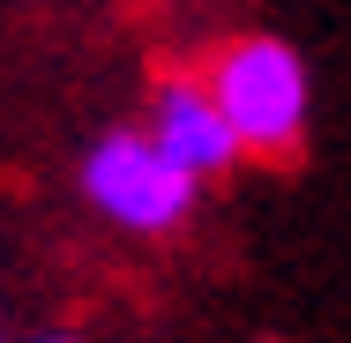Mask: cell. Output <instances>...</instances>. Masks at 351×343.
I'll return each instance as SVG.
<instances>
[{
  "label": "cell",
  "instance_id": "1",
  "mask_svg": "<svg viewBox=\"0 0 351 343\" xmlns=\"http://www.w3.org/2000/svg\"><path fill=\"white\" fill-rule=\"evenodd\" d=\"M210 97L239 149L254 157H291L306 135V68L284 38H239L210 75Z\"/></svg>",
  "mask_w": 351,
  "mask_h": 343
},
{
  "label": "cell",
  "instance_id": "2",
  "mask_svg": "<svg viewBox=\"0 0 351 343\" xmlns=\"http://www.w3.org/2000/svg\"><path fill=\"white\" fill-rule=\"evenodd\" d=\"M195 187L202 179H187L149 135H105L82 157V194L128 231H172L195 209Z\"/></svg>",
  "mask_w": 351,
  "mask_h": 343
},
{
  "label": "cell",
  "instance_id": "3",
  "mask_svg": "<svg viewBox=\"0 0 351 343\" xmlns=\"http://www.w3.org/2000/svg\"><path fill=\"white\" fill-rule=\"evenodd\" d=\"M149 142H157V149H165L187 179H210V172H224V164L239 157V142H232L224 112H217L210 82H165V90H157Z\"/></svg>",
  "mask_w": 351,
  "mask_h": 343
},
{
  "label": "cell",
  "instance_id": "4",
  "mask_svg": "<svg viewBox=\"0 0 351 343\" xmlns=\"http://www.w3.org/2000/svg\"><path fill=\"white\" fill-rule=\"evenodd\" d=\"M45 343H60V336H45Z\"/></svg>",
  "mask_w": 351,
  "mask_h": 343
}]
</instances>
